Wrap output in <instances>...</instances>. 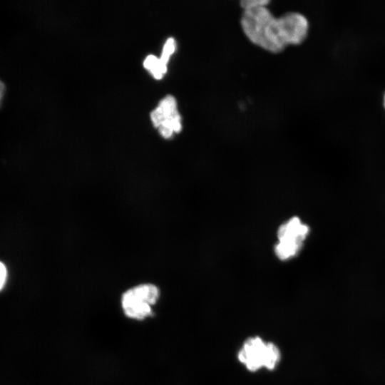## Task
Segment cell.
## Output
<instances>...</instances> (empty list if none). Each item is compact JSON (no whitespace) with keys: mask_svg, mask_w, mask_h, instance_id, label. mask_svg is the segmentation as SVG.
<instances>
[{"mask_svg":"<svg viewBox=\"0 0 385 385\" xmlns=\"http://www.w3.org/2000/svg\"><path fill=\"white\" fill-rule=\"evenodd\" d=\"M241 25L251 42L274 53L282 51L288 45L301 43L309 29L308 21L302 14L289 12L276 18L266 6L245 10Z\"/></svg>","mask_w":385,"mask_h":385,"instance_id":"obj_1","label":"cell"},{"mask_svg":"<svg viewBox=\"0 0 385 385\" xmlns=\"http://www.w3.org/2000/svg\"><path fill=\"white\" fill-rule=\"evenodd\" d=\"M237 357L246 369L255 372L263 369H275L282 354L274 343L267 342L260 337H251L242 343Z\"/></svg>","mask_w":385,"mask_h":385,"instance_id":"obj_2","label":"cell"},{"mask_svg":"<svg viewBox=\"0 0 385 385\" xmlns=\"http://www.w3.org/2000/svg\"><path fill=\"white\" fill-rule=\"evenodd\" d=\"M159 297L158 287L151 283H145L126 290L121 297L120 303L126 317L142 320L151 316L153 307Z\"/></svg>","mask_w":385,"mask_h":385,"instance_id":"obj_3","label":"cell"},{"mask_svg":"<svg viewBox=\"0 0 385 385\" xmlns=\"http://www.w3.org/2000/svg\"><path fill=\"white\" fill-rule=\"evenodd\" d=\"M309 233V226L298 217H292L282 223L277 232L278 242L274 247L276 256L284 261L297 255Z\"/></svg>","mask_w":385,"mask_h":385,"instance_id":"obj_4","label":"cell"},{"mask_svg":"<svg viewBox=\"0 0 385 385\" xmlns=\"http://www.w3.org/2000/svg\"><path fill=\"white\" fill-rule=\"evenodd\" d=\"M150 116L154 125L159 128L164 138H170L174 133L181 130V118L177 109V102L172 96L163 98Z\"/></svg>","mask_w":385,"mask_h":385,"instance_id":"obj_5","label":"cell"},{"mask_svg":"<svg viewBox=\"0 0 385 385\" xmlns=\"http://www.w3.org/2000/svg\"><path fill=\"white\" fill-rule=\"evenodd\" d=\"M144 66L150 71L155 78H161L166 71V63L160 58H157L155 56H148L144 61Z\"/></svg>","mask_w":385,"mask_h":385,"instance_id":"obj_6","label":"cell"},{"mask_svg":"<svg viewBox=\"0 0 385 385\" xmlns=\"http://www.w3.org/2000/svg\"><path fill=\"white\" fill-rule=\"evenodd\" d=\"M175 48V41L174 38H170L167 40L165 43L163 53L160 56V60L164 63H167L170 56L174 52Z\"/></svg>","mask_w":385,"mask_h":385,"instance_id":"obj_7","label":"cell"},{"mask_svg":"<svg viewBox=\"0 0 385 385\" xmlns=\"http://www.w3.org/2000/svg\"><path fill=\"white\" fill-rule=\"evenodd\" d=\"M268 0H243L240 2L241 6L245 10L252 9L258 6H267Z\"/></svg>","mask_w":385,"mask_h":385,"instance_id":"obj_8","label":"cell"},{"mask_svg":"<svg viewBox=\"0 0 385 385\" xmlns=\"http://www.w3.org/2000/svg\"><path fill=\"white\" fill-rule=\"evenodd\" d=\"M6 279V269L3 263L0 262V290L4 287Z\"/></svg>","mask_w":385,"mask_h":385,"instance_id":"obj_9","label":"cell"},{"mask_svg":"<svg viewBox=\"0 0 385 385\" xmlns=\"http://www.w3.org/2000/svg\"><path fill=\"white\" fill-rule=\"evenodd\" d=\"M6 92V86L2 80L0 79V106L3 103V98Z\"/></svg>","mask_w":385,"mask_h":385,"instance_id":"obj_10","label":"cell"},{"mask_svg":"<svg viewBox=\"0 0 385 385\" xmlns=\"http://www.w3.org/2000/svg\"><path fill=\"white\" fill-rule=\"evenodd\" d=\"M384 106H385V96H384Z\"/></svg>","mask_w":385,"mask_h":385,"instance_id":"obj_11","label":"cell"}]
</instances>
